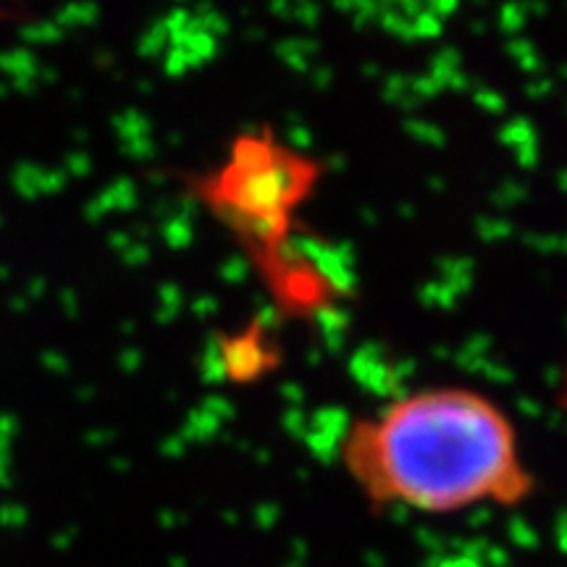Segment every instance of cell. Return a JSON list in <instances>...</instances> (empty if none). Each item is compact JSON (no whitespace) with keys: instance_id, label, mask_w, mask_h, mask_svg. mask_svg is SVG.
<instances>
[{"instance_id":"cell-4","label":"cell","mask_w":567,"mask_h":567,"mask_svg":"<svg viewBox=\"0 0 567 567\" xmlns=\"http://www.w3.org/2000/svg\"><path fill=\"white\" fill-rule=\"evenodd\" d=\"M284 350L264 321L218 331L213 337V368L218 379L231 386H250L271 375L281 365Z\"/></svg>"},{"instance_id":"cell-2","label":"cell","mask_w":567,"mask_h":567,"mask_svg":"<svg viewBox=\"0 0 567 567\" xmlns=\"http://www.w3.org/2000/svg\"><path fill=\"white\" fill-rule=\"evenodd\" d=\"M321 179V161L258 126L239 132L208 172L189 174L187 189L250 260L295 237L297 213Z\"/></svg>"},{"instance_id":"cell-5","label":"cell","mask_w":567,"mask_h":567,"mask_svg":"<svg viewBox=\"0 0 567 567\" xmlns=\"http://www.w3.org/2000/svg\"><path fill=\"white\" fill-rule=\"evenodd\" d=\"M559 400H563V408L567 413V363H565V373H563V394H559Z\"/></svg>"},{"instance_id":"cell-6","label":"cell","mask_w":567,"mask_h":567,"mask_svg":"<svg viewBox=\"0 0 567 567\" xmlns=\"http://www.w3.org/2000/svg\"><path fill=\"white\" fill-rule=\"evenodd\" d=\"M0 19H6V11L3 9H0Z\"/></svg>"},{"instance_id":"cell-1","label":"cell","mask_w":567,"mask_h":567,"mask_svg":"<svg viewBox=\"0 0 567 567\" xmlns=\"http://www.w3.org/2000/svg\"><path fill=\"white\" fill-rule=\"evenodd\" d=\"M339 460L375 509L452 515L484 502L515 507L536 486L505 410L460 386L421 389L352 421Z\"/></svg>"},{"instance_id":"cell-3","label":"cell","mask_w":567,"mask_h":567,"mask_svg":"<svg viewBox=\"0 0 567 567\" xmlns=\"http://www.w3.org/2000/svg\"><path fill=\"white\" fill-rule=\"evenodd\" d=\"M274 308L284 318H316L337 308L352 292V274L337 250L297 231L292 239L250 258Z\"/></svg>"}]
</instances>
